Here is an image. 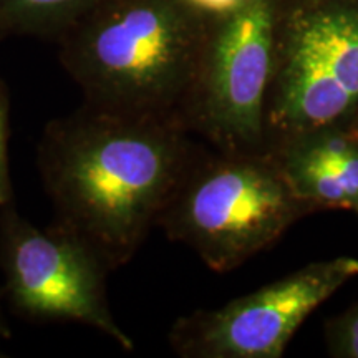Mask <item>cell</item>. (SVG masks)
<instances>
[{
  "label": "cell",
  "mask_w": 358,
  "mask_h": 358,
  "mask_svg": "<svg viewBox=\"0 0 358 358\" xmlns=\"http://www.w3.org/2000/svg\"><path fill=\"white\" fill-rule=\"evenodd\" d=\"M245 0H185V3L192 10L214 13V15L226 17L237 10Z\"/></svg>",
  "instance_id": "cell-12"
},
{
  "label": "cell",
  "mask_w": 358,
  "mask_h": 358,
  "mask_svg": "<svg viewBox=\"0 0 358 358\" xmlns=\"http://www.w3.org/2000/svg\"><path fill=\"white\" fill-rule=\"evenodd\" d=\"M0 334H2V335L8 334L7 329H6V322H3V319H2V313H0Z\"/></svg>",
  "instance_id": "cell-14"
},
{
  "label": "cell",
  "mask_w": 358,
  "mask_h": 358,
  "mask_svg": "<svg viewBox=\"0 0 358 358\" xmlns=\"http://www.w3.org/2000/svg\"><path fill=\"white\" fill-rule=\"evenodd\" d=\"M329 353L337 358H358V301L325 325Z\"/></svg>",
  "instance_id": "cell-9"
},
{
  "label": "cell",
  "mask_w": 358,
  "mask_h": 358,
  "mask_svg": "<svg viewBox=\"0 0 358 358\" xmlns=\"http://www.w3.org/2000/svg\"><path fill=\"white\" fill-rule=\"evenodd\" d=\"M2 100H3V98H2V96H0V101H2Z\"/></svg>",
  "instance_id": "cell-16"
},
{
  "label": "cell",
  "mask_w": 358,
  "mask_h": 358,
  "mask_svg": "<svg viewBox=\"0 0 358 358\" xmlns=\"http://www.w3.org/2000/svg\"><path fill=\"white\" fill-rule=\"evenodd\" d=\"M181 123L85 105L45 128L38 169L55 224L108 271L124 266L158 224L198 151Z\"/></svg>",
  "instance_id": "cell-1"
},
{
  "label": "cell",
  "mask_w": 358,
  "mask_h": 358,
  "mask_svg": "<svg viewBox=\"0 0 358 358\" xmlns=\"http://www.w3.org/2000/svg\"><path fill=\"white\" fill-rule=\"evenodd\" d=\"M343 127H345L348 131H350V134L353 138H355V140L358 141V110L355 111V113H353V116L350 120H348V122L343 124Z\"/></svg>",
  "instance_id": "cell-13"
},
{
  "label": "cell",
  "mask_w": 358,
  "mask_h": 358,
  "mask_svg": "<svg viewBox=\"0 0 358 358\" xmlns=\"http://www.w3.org/2000/svg\"><path fill=\"white\" fill-rule=\"evenodd\" d=\"M282 171L312 211L352 209L358 201V141L345 127H327L275 150Z\"/></svg>",
  "instance_id": "cell-8"
},
{
  "label": "cell",
  "mask_w": 358,
  "mask_h": 358,
  "mask_svg": "<svg viewBox=\"0 0 358 358\" xmlns=\"http://www.w3.org/2000/svg\"><path fill=\"white\" fill-rule=\"evenodd\" d=\"M10 178L7 163V105L0 101V206L10 201Z\"/></svg>",
  "instance_id": "cell-11"
},
{
  "label": "cell",
  "mask_w": 358,
  "mask_h": 358,
  "mask_svg": "<svg viewBox=\"0 0 358 358\" xmlns=\"http://www.w3.org/2000/svg\"><path fill=\"white\" fill-rule=\"evenodd\" d=\"M352 211H355L357 214H358V201H357V203L355 204H353V208H352Z\"/></svg>",
  "instance_id": "cell-15"
},
{
  "label": "cell",
  "mask_w": 358,
  "mask_h": 358,
  "mask_svg": "<svg viewBox=\"0 0 358 358\" xmlns=\"http://www.w3.org/2000/svg\"><path fill=\"white\" fill-rule=\"evenodd\" d=\"M275 12L271 0H245L201 58L182 123L219 151L266 148V95L272 71Z\"/></svg>",
  "instance_id": "cell-5"
},
{
  "label": "cell",
  "mask_w": 358,
  "mask_h": 358,
  "mask_svg": "<svg viewBox=\"0 0 358 358\" xmlns=\"http://www.w3.org/2000/svg\"><path fill=\"white\" fill-rule=\"evenodd\" d=\"M357 275V257L307 264L226 306L181 317L169 342L186 358H280L307 317Z\"/></svg>",
  "instance_id": "cell-7"
},
{
  "label": "cell",
  "mask_w": 358,
  "mask_h": 358,
  "mask_svg": "<svg viewBox=\"0 0 358 358\" xmlns=\"http://www.w3.org/2000/svg\"><path fill=\"white\" fill-rule=\"evenodd\" d=\"M85 0H7L8 10L22 20H47L64 15L82 6Z\"/></svg>",
  "instance_id": "cell-10"
},
{
  "label": "cell",
  "mask_w": 358,
  "mask_h": 358,
  "mask_svg": "<svg viewBox=\"0 0 358 358\" xmlns=\"http://www.w3.org/2000/svg\"><path fill=\"white\" fill-rule=\"evenodd\" d=\"M358 110V3L327 2L289 15L274 43L266 95V148L343 127Z\"/></svg>",
  "instance_id": "cell-4"
},
{
  "label": "cell",
  "mask_w": 358,
  "mask_h": 358,
  "mask_svg": "<svg viewBox=\"0 0 358 358\" xmlns=\"http://www.w3.org/2000/svg\"><path fill=\"white\" fill-rule=\"evenodd\" d=\"M312 209L295 196L272 151L196 155L158 224L217 274L280 239Z\"/></svg>",
  "instance_id": "cell-2"
},
{
  "label": "cell",
  "mask_w": 358,
  "mask_h": 358,
  "mask_svg": "<svg viewBox=\"0 0 358 358\" xmlns=\"http://www.w3.org/2000/svg\"><path fill=\"white\" fill-rule=\"evenodd\" d=\"M0 357H3V355H2V353H0Z\"/></svg>",
  "instance_id": "cell-17"
},
{
  "label": "cell",
  "mask_w": 358,
  "mask_h": 358,
  "mask_svg": "<svg viewBox=\"0 0 358 358\" xmlns=\"http://www.w3.org/2000/svg\"><path fill=\"white\" fill-rule=\"evenodd\" d=\"M0 262L8 301L32 319L78 322L133 350V338L115 320L106 295V272L95 250L57 224L40 229L3 206Z\"/></svg>",
  "instance_id": "cell-6"
},
{
  "label": "cell",
  "mask_w": 358,
  "mask_h": 358,
  "mask_svg": "<svg viewBox=\"0 0 358 358\" xmlns=\"http://www.w3.org/2000/svg\"><path fill=\"white\" fill-rule=\"evenodd\" d=\"M201 58L181 8L168 0H136L85 35L73 70L87 105L185 127Z\"/></svg>",
  "instance_id": "cell-3"
}]
</instances>
